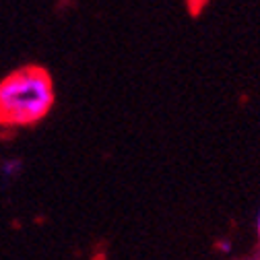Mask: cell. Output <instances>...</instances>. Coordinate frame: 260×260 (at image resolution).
<instances>
[{
	"label": "cell",
	"mask_w": 260,
	"mask_h": 260,
	"mask_svg": "<svg viewBox=\"0 0 260 260\" xmlns=\"http://www.w3.org/2000/svg\"><path fill=\"white\" fill-rule=\"evenodd\" d=\"M52 104V81L40 67L19 69L0 83V122L3 124H34L50 112Z\"/></svg>",
	"instance_id": "cell-1"
},
{
	"label": "cell",
	"mask_w": 260,
	"mask_h": 260,
	"mask_svg": "<svg viewBox=\"0 0 260 260\" xmlns=\"http://www.w3.org/2000/svg\"><path fill=\"white\" fill-rule=\"evenodd\" d=\"M19 172H21V161L19 159H7L5 164H3V176H5V180L15 178Z\"/></svg>",
	"instance_id": "cell-2"
},
{
	"label": "cell",
	"mask_w": 260,
	"mask_h": 260,
	"mask_svg": "<svg viewBox=\"0 0 260 260\" xmlns=\"http://www.w3.org/2000/svg\"><path fill=\"white\" fill-rule=\"evenodd\" d=\"M219 246H221L223 252H230V250H232V242H221Z\"/></svg>",
	"instance_id": "cell-3"
},
{
	"label": "cell",
	"mask_w": 260,
	"mask_h": 260,
	"mask_svg": "<svg viewBox=\"0 0 260 260\" xmlns=\"http://www.w3.org/2000/svg\"><path fill=\"white\" fill-rule=\"evenodd\" d=\"M258 238H260V211H258Z\"/></svg>",
	"instance_id": "cell-4"
}]
</instances>
